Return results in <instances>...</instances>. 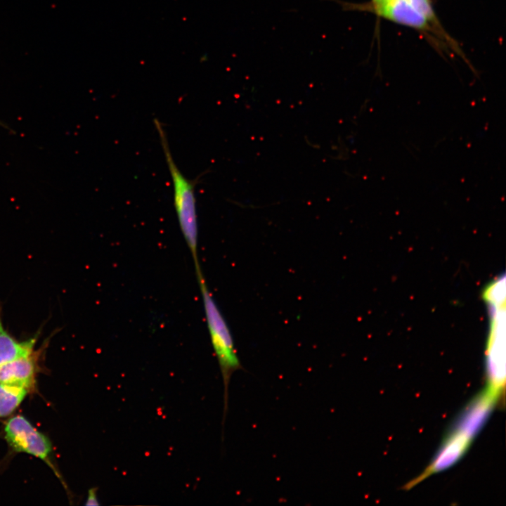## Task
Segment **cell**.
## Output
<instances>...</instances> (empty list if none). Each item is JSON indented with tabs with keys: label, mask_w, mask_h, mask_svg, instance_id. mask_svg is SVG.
<instances>
[{
	"label": "cell",
	"mask_w": 506,
	"mask_h": 506,
	"mask_svg": "<svg viewBox=\"0 0 506 506\" xmlns=\"http://www.w3.org/2000/svg\"><path fill=\"white\" fill-rule=\"evenodd\" d=\"M363 10L423 34L434 35L457 48L453 39L440 24L432 0H385L380 4Z\"/></svg>",
	"instance_id": "obj_3"
},
{
	"label": "cell",
	"mask_w": 506,
	"mask_h": 506,
	"mask_svg": "<svg viewBox=\"0 0 506 506\" xmlns=\"http://www.w3.org/2000/svg\"><path fill=\"white\" fill-rule=\"evenodd\" d=\"M97 488H91L88 491V495L85 505L87 506H98L100 505L98 497H97Z\"/></svg>",
	"instance_id": "obj_10"
},
{
	"label": "cell",
	"mask_w": 506,
	"mask_h": 506,
	"mask_svg": "<svg viewBox=\"0 0 506 506\" xmlns=\"http://www.w3.org/2000/svg\"><path fill=\"white\" fill-rule=\"evenodd\" d=\"M199 285L206 323L217 358L224 385V414L228 406V389L234 372L242 368L237 354L232 333L207 287L200 266L195 268Z\"/></svg>",
	"instance_id": "obj_2"
},
{
	"label": "cell",
	"mask_w": 506,
	"mask_h": 506,
	"mask_svg": "<svg viewBox=\"0 0 506 506\" xmlns=\"http://www.w3.org/2000/svg\"><path fill=\"white\" fill-rule=\"evenodd\" d=\"M39 353L6 363L0 366V384L24 388L29 391L34 384Z\"/></svg>",
	"instance_id": "obj_7"
},
{
	"label": "cell",
	"mask_w": 506,
	"mask_h": 506,
	"mask_svg": "<svg viewBox=\"0 0 506 506\" xmlns=\"http://www.w3.org/2000/svg\"><path fill=\"white\" fill-rule=\"evenodd\" d=\"M35 343V338L25 342L16 340L4 329L0 314V366L31 354Z\"/></svg>",
	"instance_id": "obj_8"
},
{
	"label": "cell",
	"mask_w": 506,
	"mask_h": 506,
	"mask_svg": "<svg viewBox=\"0 0 506 506\" xmlns=\"http://www.w3.org/2000/svg\"><path fill=\"white\" fill-rule=\"evenodd\" d=\"M384 1V0H370V1L369 3H366L365 5L356 6L358 7L359 8L362 9V8H368V7H372V6H377V5L382 3Z\"/></svg>",
	"instance_id": "obj_11"
},
{
	"label": "cell",
	"mask_w": 506,
	"mask_h": 506,
	"mask_svg": "<svg viewBox=\"0 0 506 506\" xmlns=\"http://www.w3.org/2000/svg\"><path fill=\"white\" fill-rule=\"evenodd\" d=\"M27 391L24 388L0 384V417L11 414L22 403Z\"/></svg>",
	"instance_id": "obj_9"
},
{
	"label": "cell",
	"mask_w": 506,
	"mask_h": 506,
	"mask_svg": "<svg viewBox=\"0 0 506 506\" xmlns=\"http://www.w3.org/2000/svg\"><path fill=\"white\" fill-rule=\"evenodd\" d=\"M472 439L453 430L444 441L438 454L427 469L417 479L408 484L410 488L428 476L442 471L455 464L464 455Z\"/></svg>",
	"instance_id": "obj_5"
},
{
	"label": "cell",
	"mask_w": 506,
	"mask_h": 506,
	"mask_svg": "<svg viewBox=\"0 0 506 506\" xmlns=\"http://www.w3.org/2000/svg\"><path fill=\"white\" fill-rule=\"evenodd\" d=\"M4 431L6 441L15 451L28 453L51 465L49 461L52 450L50 441L25 417L21 415L11 417Z\"/></svg>",
	"instance_id": "obj_4"
},
{
	"label": "cell",
	"mask_w": 506,
	"mask_h": 506,
	"mask_svg": "<svg viewBox=\"0 0 506 506\" xmlns=\"http://www.w3.org/2000/svg\"><path fill=\"white\" fill-rule=\"evenodd\" d=\"M160 143L169 171L174 188V205L179 225L192 255L195 268L200 266L198 259V223L195 188L197 179H188L177 167L169 148L162 124L154 119Z\"/></svg>",
	"instance_id": "obj_1"
},
{
	"label": "cell",
	"mask_w": 506,
	"mask_h": 506,
	"mask_svg": "<svg viewBox=\"0 0 506 506\" xmlns=\"http://www.w3.org/2000/svg\"><path fill=\"white\" fill-rule=\"evenodd\" d=\"M497 401L486 390L467 407L454 431L472 439L484 425Z\"/></svg>",
	"instance_id": "obj_6"
},
{
	"label": "cell",
	"mask_w": 506,
	"mask_h": 506,
	"mask_svg": "<svg viewBox=\"0 0 506 506\" xmlns=\"http://www.w3.org/2000/svg\"><path fill=\"white\" fill-rule=\"evenodd\" d=\"M384 1H385V0H384Z\"/></svg>",
	"instance_id": "obj_12"
}]
</instances>
